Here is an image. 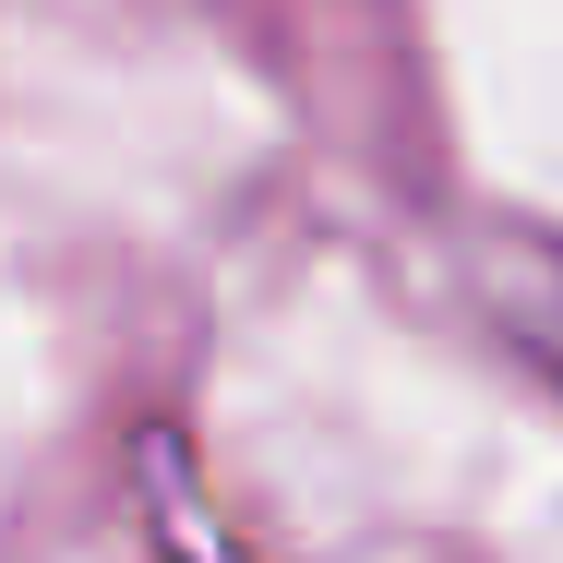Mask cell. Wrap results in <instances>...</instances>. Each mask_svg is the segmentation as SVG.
Listing matches in <instances>:
<instances>
[{
  "label": "cell",
  "mask_w": 563,
  "mask_h": 563,
  "mask_svg": "<svg viewBox=\"0 0 563 563\" xmlns=\"http://www.w3.org/2000/svg\"><path fill=\"white\" fill-rule=\"evenodd\" d=\"M492 312H504V336H516V347H528V360L563 384V252L504 264V276H492Z\"/></svg>",
  "instance_id": "cell-1"
}]
</instances>
